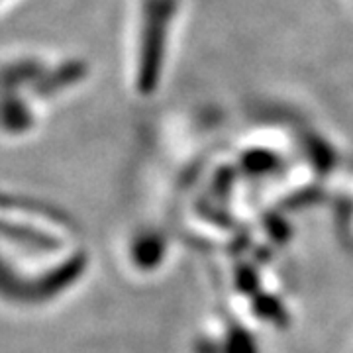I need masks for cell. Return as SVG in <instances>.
I'll list each match as a JSON object with an SVG mask.
<instances>
[{
  "label": "cell",
  "mask_w": 353,
  "mask_h": 353,
  "mask_svg": "<svg viewBox=\"0 0 353 353\" xmlns=\"http://www.w3.org/2000/svg\"><path fill=\"white\" fill-rule=\"evenodd\" d=\"M169 0H152V6L148 8V22L143 24V32H148L143 39H139V63L138 81L150 83L155 79V69L159 73L161 59H163L165 39L169 28Z\"/></svg>",
  "instance_id": "6da1fadb"
}]
</instances>
